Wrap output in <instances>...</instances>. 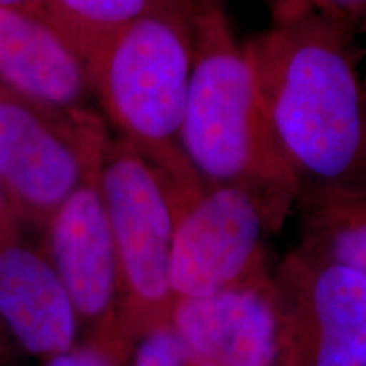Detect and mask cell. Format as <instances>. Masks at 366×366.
<instances>
[{
    "label": "cell",
    "instance_id": "cell-17",
    "mask_svg": "<svg viewBox=\"0 0 366 366\" xmlns=\"http://www.w3.org/2000/svg\"><path fill=\"white\" fill-rule=\"evenodd\" d=\"M14 360V341L9 336L7 329L0 320V366L12 365Z\"/></svg>",
    "mask_w": 366,
    "mask_h": 366
},
{
    "label": "cell",
    "instance_id": "cell-16",
    "mask_svg": "<svg viewBox=\"0 0 366 366\" xmlns=\"http://www.w3.org/2000/svg\"><path fill=\"white\" fill-rule=\"evenodd\" d=\"M44 366H127V363L97 342L84 341L66 353L48 360Z\"/></svg>",
    "mask_w": 366,
    "mask_h": 366
},
{
    "label": "cell",
    "instance_id": "cell-1",
    "mask_svg": "<svg viewBox=\"0 0 366 366\" xmlns=\"http://www.w3.org/2000/svg\"><path fill=\"white\" fill-rule=\"evenodd\" d=\"M353 31L312 11L244 43L269 134L300 197L366 195V79Z\"/></svg>",
    "mask_w": 366,
    "mask_h": 366
},
{
    "label": "cell",
    "instance_id": "cell-6",
    "mask_svg": "<svg viewBox=\"0 0 366 366\" xmlns=\"http://www.w3.org/2000/svg\"><path fill=\"white\" fill-rule=\"evenodd\" d=\"M285 221L253 192L175 183V299L216 294L272 273L267 242Z\"/></svg>",
    "mask_w": 366,
    "mask_h": 366
},
{
    "label": "cell",
    "instance_id": "cell-13",
    "mask_svg": "<svg viewBox=\"0 0 366 366\" xmlns=\"http://www.w3.org/2000/svg\"><path fill=\"white\" fill-rule=\"evenodd\" d=\"M182 2L185 0H44L43 11L86 59L114 31Z\"/></svg>",
    "mask_w": 366,
    "mask_h": 366
},
{
    "label": "cell",
    "instance_id": "cell-9",
    "mask_svg": "<svg viewBox=\"0 0 366 366\" xmlns=\"http://www.w3.org/2000/svg\"><path fill=\"white\" fill-rule=\"evenodd\" d=\"M299 366H366V274L292 249L273 273Z\"/></svg>",
    "mask_w": 366,
    "mask_h": 366
},
{
    "label": "cell",
    "instance_id": "cell-7",
    "mask_svg": "<svg viewBox=\"0 0 366 366\" xmlns=\"http://www.w3.org/2000/svg\"><path fill=\"white\" fill-rule=\"evenodd\" d=\"M99 168L100 162L46 222L44 254L70 297L79 326L85 327V341L127 363L132 350L121 331V278Z\"/></svg>",
    "mask_w": 366,
    "mask_h": 366
},
{
    "label": "cell",
    "instance_id": "cell-12",
    "mask_svg": "<svg viewBox=\"0 0 366 366\" xmlns=\"http://www.w3.org/2000/svg\"><path fill=\"white\" fill-rule=\"evenodd\" d=\"M295 249L322 263L366 274V195L300 197Z\"/></svg>",
    "mask_w": 366,
    "mask_h": 366
},
{
    "label": "cell",
    "instance_id": "cell-2",
    "mask_svg": "<svg viewBox=\"0 0 366 366\" xmlns=\"http://www.w3.org/2000/svg\"><path fill=\"white\" fill-rule=\"evenodd\" d=\"M194 58L182 124V151L205 187L253 192L283 219L299 183L288 172L264 119L244 43L222 0H190Z\"/></svg>",
    "mask_w": 366,
    "mask_h": 366
},
{
    "label": "cell",
    "instance_id": "cell-11",
    "mask_svg": "<svg viewBox=\"0 0 366 366\" xmlns=\"http://www.w3.org/2000/svg\"><path fill=\"white\" fill-rule=\"evenodd\" d=\"M0 320L11 340L44 361L76 346L79 319L43 251L19 237L0 248Z\"/></svg>",
    "mask_w": 366,
    "mask_h": 366
},
{
    "label": "cell",
    "instance_id": "cell-20",
    "mask_svg": "<svg viewBox=\"0 0 366 366\" xmlns=\"http://www.w3.org/2000/svg\"><path fill=\"white\" fill-rule=\"evenodd\" d=\"M272 2H273V0H272Z\"/></svg>",
    "mask_w": 366,
    "mask_h": 366
},
{
    "label": "cell",
    "instance_id": "cell-19",
    "mask_svg": "<svg viewBox=\"0 0 366 366\" xmlns=\"http://www.w3.org/2000/svg\"><path fill=\"white\" fill-rule=\"evenodd\" d=\"M365 33H366V29H365ZM365 79H366V76H365Z\"/></svg>",
    "mask_w": 366,
    "mask_h": 366
},
{
    "label": "cell",
    "instance_id": "cell-10",
    "mask_svg": "<svg viewBox=\"0 0 366 366\" xmlns=\"http://www.w3.org/2000/svg\"><path fill=\"white\" fill-rule=\"evenodd\" d=\"M0 84L59 109H92L86 59L39 7L0 6Z\"/></svg>",
    "mask_w": 366,
    "mask_h": 366
},
{
    "label": "cell",
    "instance_id": "cell-14",
    "mask_svg": "<svg viewBox=\"0 0 366 366\" xmlns=\"http://www.w3.org/2000/svg\"><path fill=\"white\" fill-rule=\"evenodd\" d=\"M127 366H210L177 336L170 324L144 336L132 350Z\"/></svg>",
    "mask_w": 366,
    "mask_h": 366
},
{
    "label": "cell",
    "instance_id": "cell-8",
    "mask_svg": "<svg viewBox=\"0 0 366 366\" xmlns=\"http://www.w3.org/2000/svg\"><path fill=\"white\" fill-rule=\"evenodd\" d=\"M170 326L210 366H299L294 324L273 273L175 299Z\"/></svg>",
    "mask_w": 366,
    "mask_h": 366
},
{
    "label": "cell",
    "instance_id": "cell-18",
    "mask_svg": "<svg viewBox=\"0 0 366 366\" xmlns=\"http://www.w3.org/2000/svg\"><path fill=\"white\" fill-rule=\"evenodd\" d=\"M44 0H0V6H22L43 9Z\"/></svg>",
    "mask_w": 366,
    "mask_h": 366
},
{
    "label": "cell",
    "instance_id": "cell-5",
    "mask_svg": "<svg viewBox=\"0 0 366 366\" xmlns=\"http://www.w3.org/2000/svg\"><path fill=\"white\" fill-rule=\"evenodd\" d=\"M109 134L94 109L59 111L0 84V187L24 227L43 231L100 162Z\"/></svg>",
    "mask_w": 366,
    "mask_h": 366
},
{
    "label": "cell",
    "instance_id": "cell-4",
    "mask_svg": "<svg viewBox=\"0 0 366 366\" xmlns=\"http://www.w3.org/2000/svg\"><path fill=\"white\" fill-rule=\"evenodd\" d=\"M99 182L121 278V331L131 350L170 324L175 183L116 136L105 141Z\"/></svg>",
    "mask_w": 366,
    "mask_h": 366
},
{
    "label": "cell",
    "instance_id": "cell-15",
    "mask_svg": "<svg viewBox=\"0 0 366 366\" xmlns=\"http://www.w3.org/2000/svg\"><path fill=\"white\" fill-rule=\"evenodd\" d=\"M273 17L312 11L353 33L366 29V0H273Z\"/></svg>",
    "mask_w": 366,
    "mask_h": 366
},
{
    "label": "cell",
    "instance_id": "cell-3",
    "mask_svg": "<svg viewBox=\"0 0 366 366\" xmlns=\"http://www.w3.org/2000/svg\"><path fill=\"white\" fill-rule=\"evenodd\" d=\"M192 58L190 0L122 26L86 56L105 124L180 187L202 183L180 141Z\"/></svg>",
    "mask_w": 366,
    "mask_h": 366
}]
</instances>
